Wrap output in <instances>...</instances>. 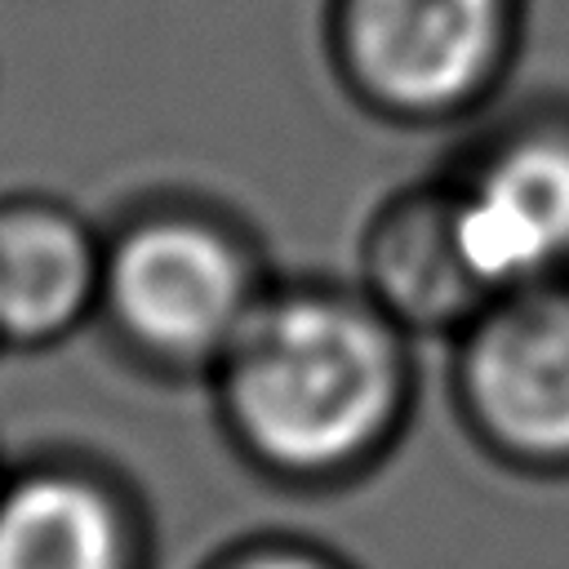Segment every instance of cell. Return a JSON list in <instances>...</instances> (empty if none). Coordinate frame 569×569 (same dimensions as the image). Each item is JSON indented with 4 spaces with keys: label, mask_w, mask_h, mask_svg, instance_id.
Listing matches in <instances>:
<instances>
[{
    "label": "cell",
    "mask_w": 569,
    "mask_h": 569,
    "mask_svg": "<svg viewBox=\"0 0 569 569\" xmlns=\"http://www.w3.org/2000/svg\"><path fill=\"white\" fill-rule=\"evenodd\" d=\"M462 258L489 298L569 276V120L498 129L449 178Z\"/></svg>",
    "instance_id": "obj_5"
},
{
    "label": "cell",
    "mask_w": 569,
    "mask_h": 569,
    "mask_svg": "<svg viewBox=\"0 0 569 569\" xmlns=\"http://www.w3.org/2000/svg\"><path fill=\"white\" fill-rule=\"evenodd\" d=\"M231 445L280 480L360 471L413 396L405 329L338 284H271L209 373Z\"/></svg>",
    "instance_id": "obj_1"
},
{
    "label": "cell",
    "mask_w": 569,
    "mask_h": 569,
    "mask_svg": "<svg viewBox=\"0 0 569 569\" xmlns=\"http://www.w3.org/2000/svg\"><path fill=\"white\" fill-rule=\"evenodd\" d=\"M102 236L111 342L156 373L209 378L271 289L253 244L200 204H138Z\"/></svg>",
    "instance_id": "obj_2"
},
{
    "label": "cell",
    "mask_w": 569,
    "mask_h": 569,
    "mask_svg": "<svg viewBox=\"0 0 569 569\" xmlns=\"http://www.w3.org/2000/svg\"><path fill=\"white\" fill-rule=\"evenodd\" d=\"M209 569H347L342 560L325 556L320 547L311 542H289V538H262V542H249L240 551H227L218 565Z\"/></svg>",
    "instance_id": "obj_9"
},
{
    "label": "cell",
    "mask_w": 569,
    "mask_h": 569,
    "mask_svg": "<svg viewBox=\"0 0 569 569\" xmlns=\"http://www.w3.org/2000/svg\"><path fill=\"white\" fill-rule=\"evenodd\" d=\"M453 387L485 449L569 471V276L489 298L458 329Z\"/></svg>",
    "instance_id": "obj_4"
},
{
    "label": "cell",
    "mask_w": 569,
    "mask_h": 569,
    "mask_svg": "<svg viewBox=\"0 0 569 569\" xmlns=\"http://www.w3.org/2000/svg\"><path fill=\"white\" fill-rule=\"evenodd\" d=\"M0 471H4V458H0Z\"/></svg>",
    "instance_id": "obj_10"
},
{
    "label": "cell",
    "mask_w": 569,
    "mask_h": 569,
    "mask_svg": "<svg viewBox=\"0 0 569 569\" xmlns=\"http://www.w3.org/2000/svg\"><path fill=\"white\" fill-rule=\"evenodd\" d=\"M0 569H147L133 489L84 453L4 462Z\"/></svg>",
    "instance_id": "obj_6"
},
{
    "label": "cell",
    "mask_w": 569,
    "mask_h": 569,
    "mask_svg": "<svg viewBox=\"0 0 569 569\" xmlns=\"http://www.w3.org/2000/svg\"><path fill=\"white\" fill-rule=\"evenodd\" d=\"M520 18L525 0H333L329 44L365 107L431 124L498 89Z\"/></svg>",
    "instance_id": "obj_3"
},
{
    "label": "cell",
    "mask_w": 569,
    "mask_h": 569,
    "mask_svg": "<svg viewBox=\"0 0 569 569\" xmlns=\"http://www.w3.org/2000/svg\"><path fill=\"white\" fill-rule=\"evenodd\" d=\"M360 271V289L400 329H462L489 302L462 258L445 178L409 187L373 213Z\"/></svg>",
    "instance_id": "obj_8"
},
{
    "label": "cell",
    "mask_w": 569,
    "mask_h": 569,
    "mask_svg": "<svg viewBox=\"0 0 569 569\" xmlns=\"http://www.w3.org/2000/svg\"><path fill=\"white\" fill-rule=\"evenodd\" d=\"M102 240L62 196H0V351H53L98 320Z\"/></svg>",
    "instance_id": "obj_7"
}]
</instances>
